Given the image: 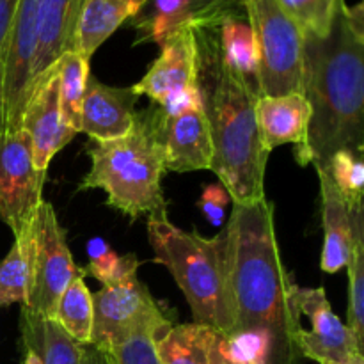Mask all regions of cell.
Returning <instances> with one entry per match:
<instances>
[{
  "instance_id": "obj_8",
  "label": "cell",
  "mask_w": 364,
  "mask_h": 364,
  "mask_svg": "<svg viewBox=\"0 0 364 364\" xmlns=\"http://www.w3.org/2000/svg\"><path fill=\"white\" fill-rule=\"evenodd\" d=\"M46 174L32 160L31 137L23 128L0 135V223L13 235L38 215Z\"/></svg>"
},
{
  "instance_id": "obj_38",
  "label": "cell",
  "mask_w": 364,
  "mask_h": 364,
  "mask_svg": "<svg viewBox=\"0 0 364 364\" xmlns=\"http://www.w3.org/2000/svg\"><path fill=\"white\" fill-rule=\"evenodd\" d=\"M139 4H141V9H142V6H144V0H139Z\"/></svg>"
},
{
  "instance_id": "obj_3",
  "label": "cell",
  "mask_w": 364,
  "mask_h": 364,
  "mask_svg": "<svg viewBox=\"0 0 364 364\" xmlns=\"http://www.w3.org/2000/svg\"><path fill=\"white\" fill-rule=\"evenodd\" d=\"M196 85L208 121L217 174L235 205L265 201V171L269 155L256 124L258 92L228 66L220 50L219 25H198Z\"/></svg>"
},
{
  "instance_id": "obj_7",
  "label": "cell",
  "mask_w": 364,
  "mask_h": 364,
  "mask_svg": "<svg viewBox=\"0 0 364 364\" xmlns=\"http://www.w3.org/2000/svg\"><path fill=\"white\" fill-rule=\"evenodd\" d=\"M173 322L137 276L92 294L91 345L107 352L139 331L166 333Z\"/></svg>"
},
{
  "instance_id": "obj_34",
  "label": "cell",
  "mask_w": 364,
  "mask_h": 364,
  "mask_svg": "<svg viewBox=\"0 0 364 364\" xmlns=\"http://www.w3.org/2000/svg\"><path fill=\"white\" fill-rule=\"evenodd\" d=\"M208 361L210 364H240L235 361L226 350V341L223 334L212 331L208 341Z\"/></svg>"
},
{
  "instance_id": "obj_35",
  "label": "cell",
  "mask_w": 364,
  "mask_h": 364,
  "mask_svg": "<svg viewBox=\"0 0 364 364\" xmlns=\"http://www.w3.org/2000/svg\"><path fill=\"white\" fill-rule=\"evenodd\" d=\"M80 364H114V361L109 352L100 350V348L92 347V345H85L84 352H82Z\"/></svg>"
},
{
  "instance_id": "obj_17",
  "label": "cell",
  "mask_w": 364,
  "mask_h": 364,
  "mask_svg": "<svg viewBox=\"0 0 364 364\" xmlns=\"http://www.w3.org/2000/svg\"><path fill=\"white\" fill-rule=\"evenodd\" d=\"M320 181L322 198V224L323 249L320 258V269L326 274H336L345 269L352 247V219L350 208L340 192L336 191L331 178L320 167H315Z\"/></svg>"
},
{
  "instance_id": "obj_4",
  "label": "cell",
  "mask_w": 364,
  "mask_h": 364,
  "mask_svg": "<svg viewBox=\"0 0 364 364\" xmlns=\"http://www.w3.org/2000/svg\"><path fill=\"white\" fill-rule=\"evenodd\" d=\"M148 240L155 262L166 267L191 306L194 323L228 336L233 331L231 228L213 238L174 226L169 217L148 219Z\"/></svg>"
},
{
  "instance_id": "obj_14",
  "label": "cell",
  "mask_w": 364,
  "mask_h": 364,
  "mask_svg": "<svg viewBox=\"0 0 364 364\" xmlns=\"http://www.w3.org/2000/svg\"><path fill=\"white\" fill-rule=\"evenodd\" d=\"M139 96L130 87H114L89 77L80 107L82 134L92 142L123 137L135 123V103Z\"/></svg>"
},
{
  "instance_id": "obj_12",
  "label": "cell",
  "mask_w": 364,
  "mask_h": 364,
  "mask_svg": "<svg viewBox=\"0 0 364 364\" xmlns=\"http://www.w3.org/2000/svg\"><path fill=\"white\" fill-rule=\"evenodd\" d=\"M159 130L166 171L192 173L210 169L213 146L203 107L180 114H164L160 109Z\"/></svg>"
},
{
  "instance_id": "obj_28",
  "label": "cell",
  "mask_w": 364,
  "mask_h": 364,
  "mask_svg": "<svg viewBox=\"0 0 364 364\" xmlns=\"http://www.w3.org/2000/svg\"><path fill=\"white\" fill-rule=\"evenodd\" d=\"M364 153L352 151V149H340L334 153L326 164L320 167L331 181L334 183L336 191L347 203L350 210L361 208L363 206V191H364Z\"/></svg>"
},
{
  "instance_id": "obj_21",
  "label": "cell",
  "mask_w": 364,
  "mask_h": 364,
  "mask_svg": "<svg viewBox=\"0 0 364 364\" xmlns=\"http://www.w3.org/2000/svg\"><path fill=\"white\" fill-rule=\"evenodd\" d=\"M219 39L228 66L237 71L259 95L258 48H256V39L245 16V11L231 14L220 21Z\"/></svg>"
},
{
  "instance_id": "obj_20",
  "label": "cell",
  "mask_w": 364,
  "mask_h": 364,
  "mask_svg": "<svg viewBox=\"0 0 364 364\" xmlns=\"http://www.w3.org/2000/svg\"><path fill=\"white\" fill-rule=\"evenodd\" d=\"M36 220L38 215L14 235L13 247L0 262V308L27 306L31 297L36 263Z\"/></svg>"
},
{
  "instance_id": "obj_13",
  "label": "cell",
  "mask_w": 364,
  "mask_h": 364,
  "mask_svg": "<svg viewBox=\"0 0 364 364\" xmlns=\"http://www.w3.org/2000/svg\"><path fill=\"white\" fill-rule=\"evenodd\" d=\"M196 71L194 28L188 27L160 45V55L132 89L160 107L176 92L196 87Z\"/></svg>"
},
{
  "instance_id": "obj_29",
  "label": "cell",
  "mask_w": 364,
  "mask_h": 364,
  "mask_svg": "<svg viewBox=\"0 0 364 364\" xmlns=\"http://www.w3.org/2000/svg\"><path fill=\"white\" fill-rule=\"evenodd\" d=\"M304 38H326L345 0H279Z\"/></svg>"
},
{
  "instance_id": "obj_5",
  "label": "cell",
  "mask_w": 364,
  "mask_h": 364,
  "mask_svg": "<svg viewBox=\"0 0 364 364\" xmlns=\"http://www.w3.org/2000/svg\"><path fill=\"white\" fill-rule=\"evenodd\" d=\"M160 109L135 114L132 130L123 137L87 146L91 169L80 191L102 188L107 205L130 220L141 217H167V201L162 192L164 146L160 141Z\"/></svg>"
},
{
  "instance_id": "obj_33",
  "label": "cell",
  "mask_w": 364,
  "mask_h": 364,
  "mask_svg": "<svg viewBox=\"0 0 364 364\" xmlns=\"http://www.w3.org/2000/svg\"><path fill=\"white\" fill-rule=\"evenodd\" d=\"M20 0H0V60H4L7 38H9L11 25H13L14 13Z\"/></svg>"
},
{
  "instance_id": "obj_23",
  "label": "cell",
  "mask_w": 364,
  "mask_h": 364,
  "mask_svg": "<svg viewBox=\"0 0 364 364\" xmlns=\"http://www.w3.org/2000/svg\"><path fill=\"white\" fill-rule=\"evenodd\" d=\"M212 329L199 323L171 326L155 338L159 364H210L208 341Z\"/></svg>"
},
{
  "instance_id": "obj_6",
  "label": "cell",
  "mask_w": 364,
  "mask_h": 364,
  "mask_svg": "<svg viewBox=\"0 0 364 364\" xmlns=\"http://www.w3.org/2000/svg\"><path fill=\"white\" fill-rule=\"evenodd\" d=\"M258 48L259 96L302 92L304 36L279 0H244Z\"/></svg>"
},
{
  "instance_id": "obj_15",
  "label": "cell",
  "mask_w": 364,
  "mask_h": 364,
  "mask_svg": "<svg viewBox=\"0 0 364 364\" xmlns=\"http://www.w3.org/2000/svg\"><path fill=\"white\" fill-rule=\"evenodd\" d=\"M256 124L267 151L284 144H306L311 124V105L302 92L259 96L256 100Z\"/></svg>"
},
{
  "instance_id": "obj_1",
  "label": "cell",
  "mask_w": 364,
  "mask_h": 364,
  "mask_svg": "<svg viewBox=\"0 0 364 364\" xmlns=\"http://www.w3.org/2000/svg\"><path fill=\"white\" fill-rule=\"evenodd\" d=\"M302 95L311 105L301 166L326 167L340 149L364 153V4H345L326 38H304Z\"/></svg>"
},
{
  "instance_id": "obj_18",
  "label": "cell",
  "mask_w": 364,
  "mask_h": 364,
  "mask_svg": "<svg viewBox=\"0 0 364 364\" xmlns=\"http://www.w3.org/2000/svg\"><path fill=\"white\" fill-rule=\"evenodd\" d=\"M139 11V0H84L75 32L73 52L91 60L96 50Z\"/></svg>"
},
{
  "instance_id": "obj_26",
  "label": "cell",
  "mask_w": 364,
  "mask_h": 364,
  "mask_svg": "<svg viewBox=\"0 0 364 364\" xmlns=\"http://www.w3.org/2000/svg\"><path fill=\"white\" fill-rule=\"evenodd\" d=\"M352 247L345 265L348 272V322L347 327L364 345V208L350 210Z\"/></svg>"
},
{
  "instance_id": "obj_16",
  "label": "cell",
  "mask_w": 364,
  "mask_h": 364,
  "mask_svg": "<svg viewBox=\"0 0 364 364\" xmlns=\"http://www.w3.org/2000/svg\"><path fill=\"white\" fill-rule=\"evenodd\" d=\"M84 0H38V52L34 87L75 46L78 16Z\"/></svg>"
},
{
  "instance_id": "obj_31",
  "label": "cell",
  "mask_w": 364,
  "mask_h": 364,
  "mask_svg": "<svg viewBox=\"0 0 364 364\" xmlns=\"http://www.w3.org/2000/svg\"><path fill=\"white\" fill-rule=\"evenodd\" d=\"M148 0H144V4ZM191 6L194 27L198 25H220L224 18L244 13V0H187Z\"/></svg>"
},
{
  "instance_id": "obj_2",
  "label": "cell",
  "mask_w": 364,
  "mask_h": 364,
  "mask_svg": "<svg viewBox=\"0 0 364 364\" xmlns=\"http://www.w3.org/2000/svg\"><path fill=\"white\" fill-rule=\"evenodd\" d=\"M228 224L231 228L235 302V323L230 334H263L272 345L274 364H301L297 283L281 258L274 205L267 199L258 205H233Z\"/></svg>"
},
{
  "instance_id": "obj_19",
  "label": "cell",
  "mask_w": 364,
  "mask_h": 364,
  "mask_svg": "<svg viewBox=\"0 0 364 364\" xmlns=\"http://www.w3.org/2000/svg\"><path fill=\"white\" fill-rule=\"evenodd\" d=\"M20 333L23 348L34 352L43 364H80L84 345L77 343L50 316L21 306Z\"/></svg>"
},
{
  "instance_id": "obj_30",
  "label": "cell",
  "mask_w": 364,
  "mask_h": 364,
  "mask_svg": "<svg viewBox=\"0 0 364 364\" xmlns=\"http://www.w3.org/2000/svg\"><path fill=\"white\" fill-rule=\"evenodd\" d=\"M159 331H139L121 343L114 345L107 350L114 364H159L156 363L155 338L160 336Z\"/></svg>"
},
{
  "instance_id": "obj_37",
  "label": "cell",
  "mask_w": 364,
  "mask_h": 364,
  "mask_svg": "<svg viewBox=\"0 0 364 364\" xmlns=\"http://www.w3.org/2000/svg\"><path fill=\"white\" fill-rule=\"evenodd\" d=\"M322 364H364V354H354L350 358L343 359V361H333V363H322Z\"/></svg>"
},
{
  "instance_id": "obj_11",
  "label": "cell",
  "mask_w": 364,
  "mask_h": 364,
  "mask_svg": "<svg viewBox=\"0 0 364 364\" xmlns=\"http://www.w3.org/2000/svg\"><path fill=\"white\" fill-rule=\"evenodd\" d=\"M20 128L31 137L32 160L39 173L46 174L53 156L75 137V132L66 127L60 117L59 82L57 64L36 87L25 105Z\"/></svg>"
},
{
  "instance_id": "obj_25",
  "label": "cell",
  "mask_w": 364,
  "mask_h": 364,
  "mask_svg": "<svg viewBox=\"0 0 364 364\" xmlns=\"http://www.w3.org/2000/svg\"><path fill=\"white\" fill-rule=\"evenodd\" d=\"M91 60L80 53L68 52L57 63V82H59V107L64 124L75 134H80V107L84 100L87 80L91 77Z\"/></svg>"
},
{
  "instance_id": "obj_24",
  "label": "cell",
  "mask_w": 364,
  "mask_h": 364,
  "mask_svg": "<svg viewBox=\"0 0 364 364\" xmlns=\"http://www.w3.org/2000/svg\"><path fill=\"white\" fill-rule=\"evenodd\" d=\"M84 270L71 279L59 297L52 318L80 345H91L92 294L84 279Z\"/></svg>"
},
{
  "instance_id": "obj_36",
  "label": "cell",
  "mask_w": 364,
  "mask_h": 364,
  "mask_svg": "<svg viewBox=\"0 0 364 364\" xmlns=\"http://www.w3.org/2000/svg\"><path fill=\"white\" fill-rule=\"evenodd\" d=\"M6 132V110H4V66L0 60V135Z\"/></svg>"
},
{
  "instance_id": "obj_32",
  "label": "cell",
  "mask_w": 364,
  "mask_h": 364,
  "mask_svg": "<svg viewBox=\"0 0 364 364\" xmlns=\"http://www.w3.org/2000/svg\"><path fill=\"white\" fill-rule=\"evenodd\" d=\"M230 194H228V191L220 183L206 185L203 188V194L198 206L203 212V215H205V219L212 226H224L226 206L230 203Z\"/></svg>"
},
{
  "instance_id": "obj_10",
  "label": "cell",
  "mask_w": 364,
  "mask_h": 364,
  "mask_svg": "<svg viewBox=\"0 0 364 364\" xmlns=\"http://www.w3.org/2000/svg\"><path fill=\"white\" fill-rule=\"evenodd\" d=\"M295 301L301 315L311 322V331L301 329L297 338L302 358L322 364L364 354V345L333 311L323 288H302L297 284Z\"/></svg>"
},
{
  "instance_id": "obj_9",
  "label": "cell",
  "mask_w": 364,
  "mask_h": 364,
  "mask_svg": "<svg viewBox=\"0 0 364 364\" xmlns=\"http://www.w3.org/2000/svg\"><path fill=\"white\" fill-rule=\"evenodd\" d=\"M73 262L66 242V231L60 226L57 213L50 203L43 201L36 220V263L31 297L27 306L31 311L52 318L59 297L77 274H80Z\"/></svg>"
},
{
  "instance_id": "obj_27",
  "label": "cell",
  "mask_w": 364,
  "mask_h": 364,
  "mask_svg": "<svg viewBox=\"0 0 364 364\" xmlns=\"http://www.w3.org/2000/svg\"><path fill=\"white\" fill-rule=\"evenodd\" d=\"M89 263L84 270V274L95 277L96 281L102 283V287L107 284L123 283L130 277L137 276V269L141 262L135 255L119 256L116 251L110 249L103 238H91L87 244Z\"/></svg>"
},
{
  "instance_id": "obj_22",
  "label": "cell",
  "mask_w": 364,
  "mask_h": 364,
  "mask_svg": "<svg viewBox=\"0 0 364 364\" xmlns=\"http://www.w3.org/2000/svg\"><path fill=\"white\" fill-rule=\"evenodd\" d=\"M139 41L162 45L167 38L183 28L194 27L191 6L187 0H148L134 16Z\"/></svg>"
}]
</instances>
